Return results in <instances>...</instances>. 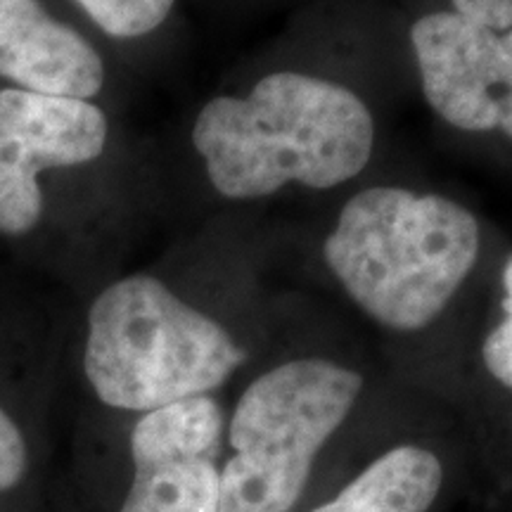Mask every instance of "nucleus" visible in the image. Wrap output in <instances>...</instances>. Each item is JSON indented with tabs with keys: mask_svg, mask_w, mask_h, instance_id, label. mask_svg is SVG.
Wrapping results in <instances>:
<instances>
[{
	"mask_svg": "<svg viewBox=\"0 0 512 512\" xmlns=\"http://www.w3.org/2000/svg\"><path fill=\"white\" fill-rule=\"evenodd\" d=\"M375 140L373 110L354 88L299 69L268 72L247 93L214 95L192 124L211 188L235 202L342 188L368 169Z\"/></svg>",
	"mask_w": 512,
	"mask_h": 512,
	"instance_id": "nucleus-1",
	"label": "nucleus"
},
{
	"mask_svg": "<svg viewBox=\"0 0 512 512\" xmlns=\"http://www.w3.org/2000/svg\"><path fill=\"white\" fill-rule=\"evenodd\" d=\"M453 10L475 27L505 34L512 29V0H451Z\"/></svg>",
	"mask_w": 512,
	"mask_h": 512,
	"instance_id": "nucleus-13",
	"label": "nucleus"
},
{
	"mask_svg": "<svg viewBox=\"0 0 512 512\" xmlns=\"http://www.w3.org/2000/svg\"><path fill=\"white\" fill-rule=\"evenodd\" d=\"M29 472V446L22 427L0 406V494L24 482Z\"/></svg>",
	"mask_w": 512,
	"mask_h": 512,
	"instance_id": "nucleus-11",
	"label": "nucleus"
},
{
	"mask_svg": "<svg viewBox=\"0 0 512 512\" xmlns=\"http://www.w3.org/2000/svg\"><path fill=\"white\" fill-rule=\"evenodd\" d=\"M482 252L465 204L406 185H366L347 197L323 238V264L382 328L420 332L456 299Z\"/></svg>",
	"mask_w": 512,
	"mask_h": 512,
	"instance_id": "nucleus-2",
	"label": "nucleus"
},
{
	"mask_svg": "<svg viewBox=\"0 0 512 512\" xmlns=\"http://www.w3.org/2000/svg\"><path fill=\"white\" fill-rule=\"evenodd\" d=\"M411 48L422 98L444 124L512 140V29L496 34L451 10L430 12L411 27Z\"/></svg>",
	"mask_w": 512,
	"mask_h": 512,
	"instance_id": "nucleus-6",
	"label": "nucleus"
},
{
	"mask_svg": "<svg viewBox=\"0 0 512 512\" xmlns=\"http://www.w3.org/2000/svg\"><path fill=\"white\" fill-rule=\"evenodd\" d=\"M363 387L358 370L320 356L290 358L249 382L228 425L219 512H290Z\"/></svg>",
	"mask_w": 512,
	"mask_h": 512,
	"instance_id": "nucleus-4",
	"label": "nucleus"
},
{
	"mask_svg": "<svg viewBox=\"0 0 512 512\" xmlns=\"http://www.w3.org/2000/svg\"><path fill=\"white\" fill-rule=\"evenodd\" d=\"M107 136V114L91 100L0 91V233H29L43 216L38 174L93 162Z\"/></svg>",
	"mask_w": 512,
	"mask_h": 512,
	"instance_id": "nucleus-5",
	"label": "nucleus"
},
{
	"mask_svg": "<svg viewBox=\"0 0 512 512\" xmlns=\"http://www.w3.org/2000/svg\"><path fill=\"white\" fill-rule=\"evenodd\" d=\"M0 76L24 91L91 100L105 86V62L38 0H0Z\"/></svg>",
	"mask_w": 512,
	"mask_h": 512,
	"instance_id": "nucleus-8",
	"label": "nucleus"
},
{
	"mask_svg": "<svg viewBox=\"0 0 512 512\" xmlns=\"http://www.w3.org/2000/svg\"><path fill=\"white\" fill-rule=\"evenodd\" d=\"M501 309L505 318L489 332L482 344L484 366L498 382L512 389V287H503Z\"/></svg>",
	"mask_w": 512,
	"mask_h": 512,
	"instance_id": "nucleus-12",
	"label": "nucleus"
},
{
	"mask_svg": "<svg viewBox=\"0 0 512 512\" xmlns=\"http://www.w3.org/2000/svg\"><path fill=\"white\" fill-rule=\"evenodd\" d=\"M245 358L219 320L152 275L117 280L88 311L83 373L95 396L117 411L147 413L207 396Z\"/></svg>",
	"mask_w": 512,
	"mask_h": 512,
	"instance_id": "nucleus-3",
	"label": "nucleus"
},
{
	"mask_svg": "<svg viewBox=\"0 0 512 512\" xmlns=\"http://www.w3.org/2000/svg\"><path fill=\"white\" fill-rule=\"evenodd\" d=\"M221 439L223 408L211 394L140 413L119 512H219Z\"/></svg>",
	"mask_w": 512,
	"mask_h": 512,
	"instance_id": "nucleus-7",
	"label": "nucleus"
},
{
	"mask_svg": "<svg viewBox=\"0 0 512 512\" xmlns=\"http://www.w3.org/2000/svg\"><path fill=\"white\" fill-rule=\"evenodd\" d=\"M112 38H140L162 27L176 0H76Z\"/></svg>",
	"mask_w": 512,
	"mask_h": 512,
	"instance_id": "nucleus-10",
	"label": "nucleus"
},
{
	"mask_svg": "<svg viewBox=\"0 0 512 512\" xmlns=\"http://www.w3.org/2000/svg\"><path fill=\"white\" fill-rule=\"evenodd\" d=\"M441 484L444 467L430 448L396 446L311 512H427Z\"/></svg>",
	"mask_w": 512,
	"mask_h": 512,
	"instance_id": "nucleus-9",
	"label": "nucleus"
}]
</instances>
